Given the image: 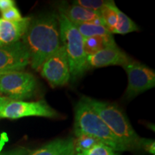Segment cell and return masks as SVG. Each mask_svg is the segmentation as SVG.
I'll return each instance as SVG.
<instances>
[{
    "label": "cell",
    "mask_w": 155,
    "mask_h": 155,
    "mask_svg": "<svg viewBox=\"0 0 155 155\" xmlns=\"http://www.w3.org/2000/svg\"><path fill=\"white\" fill-rule=\"evenodd\" d=\"M2 18L10 22H20L24 17H22L18 9L15 7H11L3 12H2Z\"/></svg>",
    "instance_id": "obj_21"
},
{
    "label": "cell",
    "mask_w": 155,
    "mask_h": 155,
    "mask_svg": "<svg viewBox=\"0 0 155 155\" xmlns=\"http://www.w3.org/2000/svg\"><path fill=\"white\" fill-rule=\"evenodd\" d=\"M60 12L65 15V17L73 24L81 23H95L104 25L99 12L89 10L77 5L61 7Z\"/></svg>",
    "instance_id": "obj_12"
},
{
    "label": "cell",
    "mask_w": 155,
    "mask_h": 155,
    "mask_svg": "<svg viewBox=\"0 0 155 155\" xmlns=\"http://www.w3.org/2000/svg\"><path fill=\"white\" fill-rule=\"evenodd\" d=\"M2 75V74H0V75Z\"/></svg>",
    "instance_id": "obj_26"
},
{
    "label": "cell",
    "mask_w": 155,
    "mask_h": 155,
    "mask_svg": "<svg viewBox=\"0 0 155 155\" xmlns=\"http://www.w3.org/2000/svg\"><path fill=\"white\" fill-rule=\"evenodd\" d=\"M74 139H58L50 141L29 155H74Z\"/></svg>",
    "instance_id": "obj_13"
},
{
    "label": "cell",
    "mask_w": 155,
    "mask_h": 155,
    "mask_svg": "<svg viewBox=\"0 0 155 155\" xmlns=\"http://www.w3.org/2000/svg\"><path fill=\"white\" fill-rule=\"evenodd\" d=\"M74 133L76 137L84 134L94 137L116 152L129 150L82 99L77 103L75 108Z\"/></svg>",
    "instance_id": "obj_2"
},
{
    "label": "cell",
    "mask_w": 155,
    "mask_h": 155,
    "mask_svg": "<svg viewBox=\"0 0 155 155\" xmlns=\"http://www.w3.org/2000/svg\"><path fill=\"white\" fill-rule=\"evenodd\" d=\"M155 142L154 140L142 139L141 142L140 148L144 149L145 151L148 152L150 154L154 155L155 152Z\"/></svg>",
    "instance_id": "obj_22"
},
{
    "label": "cell",
    "mask_w": 155,
    "mask_h": 155,
    "mask_svg": "<svg viewBox=\"0 0 155 155\" xmlns=\"http://www.w3.org/2000/svg\"><path fill=\"white\" fill-rule=\"evenodd\" d=\"M115 40H106L101 37H91L83 39V48L86 56L94 55L106 47L116 46Z\"/></svg>",
    "instance_id": "obj_15"
},
{
    "label": "cell",
    "mask_w": 155,
    "mask_h": 155,
    "mask_svg": "<svg viewBox=\"0 0 155 155\" xmlns=\"http://www.w3.org/2000/svg\"><path fill=\"white\" fill-rule=\"evenodd\" d=\"M117 9L118 7L116 6L114 2L110 1V2L100 12L104 26L112 34L117 22Z\"/></svg>",
    "instance_id": "obj_16"
},
{
    "label": "cell",
    "mask_w": 155,
    "mask_h": 155,
    "mask_svg": "<svg viewBox=\"0 0 155 155\" xmlns=\"http://www.w3.org/2000/svg\"><path fill=\"white\" fill-rule=\"evenodd\" d=\"M62 45L68 60L71 78L76 79L86 71V58L83 48L84 38L75 26L60 12L58 15Z\"/></svg>",
    "instance_id": "obj_4"
},
{
    "label": "cell",
    "mask_w": 155,
    "mask_h": 155,
    "mask_svg": "<svg viewBox=\"0 0 155 155\" xmlns=\"http://www.w3.org/2000/svg\"><path fill=\"white\" fill-rule=\"evenodd\" d=\"M9 101H11L10 99H9L8 98H7V97H5L3 96H1L0 95V110L2 108V107L4 106L6 104H7Z\"/></svg>",
    "instance_id": "obj_24"
},
{
    "label": "cell",
    "mask_w": 155,
    "mask_h": 155,
    "mask_svg": "<svg viewBox=\"0 0 155 155\" xmlns=\"http://www.w3.org/2000/svg\"><path fill=\"white\" fill-rule=\"evenodd\" d=\"M117 22L113 34L124 35L139 30L138 27L135 24V22H134L132 19L122 12L119 8L117 9Z\"/></svg>",
    "instance_id": "obj_17"
},
{
    "label": "cell",
    "mask_w": 155,
    "mask_h": 155,
    "mask_svg": "<svg viewBox=\"0 0 155 155\" xmlns=\"http://www.w3.org/2000/svg\"><path fill=\"white\" fill-rule=\"evenodd\" d=\"M100 143L101 142L89 136L84 134L78 136L77 139H74L75 154L86 152Z\"/></svg>",
    "instance_id": "obj_18"
},
{
    "label": "cell",
    "mask_w": 155,
    "mask_h": 155,
    "mask_svg": "<svg viewBox=\"0 0 155 155\" xmlns=\"http://www.w3.org/2000/svg\"><path fill=\"white\" fill-rule=\"evenodd\" d=\"M35 70L40 67L62 45L58 15L47 13L31 19L22 38Z\"/></svg>",
    "instance_id": "obj_1"
},
{
    "label": "cell",
    "mask_w": 155,
    "mask_h": 155,
    "mask_svg": "<svg viewBox=\"0 0 155 155\" xmlns=\"http://www.w3.org/2000/svg\"><path fill=\"white\" fill-rule=\"evenodd\" d=\"M31 19L25 17L20 22H10L0 19V45H9L20 41Z\"/></svg>",
    "instance_id": "obj_11"
},
{
    "label": "cell",
    "mask_w": 155,
    "mask_h": 155,
    "mask_svg": "<svg viewBox=\"0 0 155 155\" xmlns=\"http://www.w3.org/2000/svg\"><path fill=\"white\" fill-rule=\"evenodd\" d=\"M2 145H0V150H1V149H2Z\"/></svg>",
    "instance_id": "obj_25"
},
{
    "label": "cell",
    "mask_w": 155,
    "mask_h": 155,
    "mask_svg": "<svg viewBox=\"0 0 155 155\" xmlns=\"http://www.w3.org/2000/svg\"><path fill=\"white\" fill-rule=\"evenodd\" d=\"M82 100L98 114L114 134L129 150L140 148L142 138L135 132L127 117L119 106L87 96H83Z\"/></svg>",
    "instance_id": "obj_3"
},
{
    "label": "cell",
    "mask_w": 155,
    "mask_h": 155,
    "mask_svg": "<svg viewBox=\"0 0 155 155\" xmlns=\"http://www.w3.org/2000/svg\"><path fill=\"white\" fill-rule=\"evenodd\" d=\"M122 67L128 75V86L125 93L128 99L154 87L155 73L150 68L132 60Z\"/></svg>",
    "instance_id": "obj_6"
},
{
    "label": "cell",
    "mask_w": 155,
    "mask_h": 155,
    "mask_svg": "<svg viewBox=\"0 0 155 155\" xmlns=\"http://www.w3.org/2000/svg\"><path fill=\"white\" fill-rule=\"evenodd\" d=\"M110 1H103V0H77L73 4L84 7L89 10L100 12L101 10Z\"/></svg>",
    "instance_id": "obj_19"
},
{
    "label": "cell",
    "mask_w": 155,
    "mask_h": 155,
    "mask_svg": "<svg viewBox=\"0 0 155 155\" xmlns=\"http://www.w3.org/2000/svg\"><path fill=\"white\" fill-rule=\"evenodd\" d=\"M38 86L31 73L14 71L0 75V95L12 101H22L32 97Z\"/></svg>",
    "instance_id": "obj_5"
},
{
    "label": "cell",
    "mask_w": 155,
    "mask_h": 155,
    "mask_svg": "<svg viewBox=\"0 0 155 155\" xmlns=\"http://www.w3.org/2000/svg\"><path fill=\"white\" fill-rule=\"evenodd\" d=\"M74 25L84 38L101 37L106 40H114L113 34L104 25L95 23H81Z\"/></svg>",
    "instance_id": "obj_14"
},
{
    "label": "cell",
    "mask_w": 155,
    "mask_h": 155,
    "mask_svg": "<svg viewBox=\"0 0 155 155\" xmlns=\"http://www.w3.org/2000/svg\"><path fill=\"white\" fill-rule=\"evenodd\" d=\"M13 7H15V2L12 0H0V11L2 12Z\"/></svg>",
    "instance_id": "obj_23"
},
{
    "label": "cell",
    "mask_w": 155,
    "mask_h": 155,
    "mask_svg": "<svg viewBox=\"0 0 155 155\" xmlns=\"http://www.w3.org/2000/svg\"><path fill=\"white\" fill-rule=\"evenodd\" d=\"M30 65V56L22 40L0 45V74L21 71Z\"/></svg>",
    "instance_id": "obj_9"
},
{
    "label": "cell",
    "mask_w": 155,
    "mask_h": 155,
    "mask_svg": "<svg viewBox=\"0 0 155 155\" xmlns=\"http://www.w3.org/2000/svg\"><path fill=\"white\" fill-rule=\"evenodd\" d=\"M40 70L42 76L53 88L67 84L71 79V73L68 60L63 45L42 63Z\"/></svg>",
    "instance_id": "obj_7"
},
{
    "label": "cell",
    "mask_w": 155,
    "mask_h": 155,
    "mask_svg": "<svg viewBox=\"0 0 155 155\" xmlns=\"http://www.w3.org/2000/svg\"><path fill=\"white\" fill-rule=\"evenodd\" d=\"M34 116L54 118L57 112L43 100L36 102L11 100L0 110V118L2 119H17Z\"/></svg>",
    "instance_id": "obj_8"
},
{
    "label": "cell",
    "mask_w": 155,
    "mask_h": 155,
    "mask_svg": "<svg viewBox=\"0 0 155 155\" xmlns=\"http://www.w3.org/2000/svg\"><path fill=\"white\" fill-rule=\"evenodd\" d=\"M74 155H119L116 151L112 150L109 147L106 146L103 143L93 147L91 149L83 152L80 154Z\"/></svg>",
    "instance_id": "obj_20"
},
{
    "label": "cell",
    "mask_w": 155,
    "mask_h": 155,
    "mask_svg": "<svg viewBox=\"0 0 155 155\" xmlns=\"http://www.w3.org/2000/svg\"><path fill=\"white\" fill-rule=\"evenodd\" d=\"M131 61L130 58L117 45L106 47L86 58V69L98 68L109 65H122Z\"/></svg>",
    "instance_id": "obj_10"
}]
</instances>
